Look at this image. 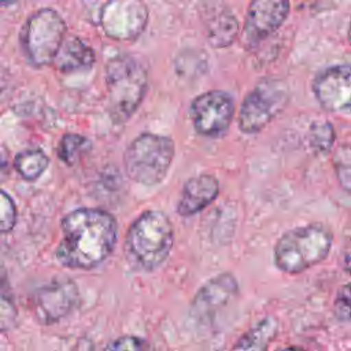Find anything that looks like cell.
<instances>
[{"label": "cell", "mask_w": 351, "mask_h": 351, "mask_svg": "<svg viewBox=\"0 0 351 351\" xmlns=\"http://www.w3.org/2000/svg\"><path fill=\"white\" fill-rule=\"evenodd\" d=\"M62 240L55 256L69 269L90 270L103 263L112 252L117 219L100 208H77L62 219Z\"/></svg>", "instance_id": "1"}, {"label": "cell", "mask_w": 351, "mask_h": 351, "mask_svg": "<svg viewBox=\"0 0 351 351\" xmlns=\"http://www.w3.org/2000/svg\"><path fill=\"white\" fill-rule=\"evenodd\" d=\"M173 241L174 230L169 217L159 210H148L130 225L125 255L134 269L154 271L169 258Z\"/></svg>", "instance_id": "2"}, {"label": "cell", "mask_w": 351, "mask_h": 351, "mask_svg": "<svg viewBox=\"0 0 351 351\" xmlns=\"http://www.w3.org/2000/svg\"><path fill=\"white\" fill-rule=\"evenodd\" d=\"M108 115L114 123L126 122L140 107L148 86L144 66L130 55H117L106 66Z\"/></svg>", "instance_id": "3"}, {"label": "cell", "mask_w": 351, "mask_h": 351, "mask_svg": "<svg viewBox=\"0 0 351 351\" xmlns=\"http://www.w3.org/2000/svg\"><path fill=\"white\" fill-rule=\"evenodd\" d=\"M332 240V232L322 223L291 229L278 239L274 247V262L284 273H302L328 256Z\"/></svg>", "instance_id": "4"}, {"label": "cell", "mask_w": 351, "mask_h": 351, "mask_svg": "<svg viewBox=\"0 0 351 351\" xmlns=\"http://www.w3.org/2000/svg\"><path fill=\"white\" fill-rule=\"evenodd\" d=\"M174 141L162 134L141 133L126 148L123 165L130 180L145 186L162 182L174 159Z\"/></svg>", "instance_id": "5"}, {"label": "cell", "mask_w": 351, "mask_h": 351, "mask_svg": "<svg viewBox=\"0 0 351 351\" xmlns=\"http://www.w3.org/2000/svg\"><path fill=\"white\" fill-rule=\"evenodd\" d=\"M66 30V22L53 8H40L33 12L21 30V45L29 63L34 67L53 63Z\"/></svg>", "instance_id": "6"}, {"label": "cell", "mask_w": 351, "mask_h": 351, "mask_svg": "<svg viewBox=\"0 0 351 351\" xmlns=\"http://www.w3.org/2000/svg\"><path fill=\"white\" fill-rule=\"evenodd\" d=\"M289 99V88L282 80L273 77L261 80L240 107V130L247 134L261 132L284 111Z\"/></svg>", "instance_id": "7"}, {"label": "cell", "mask_w": 351, "mask_h": 351, "mask_svg": "<svg viewBox=\"0 0 351 351\" xmlns=\"http://www.w3.org/2000/svg\"><path fill=\"white\" fill-rule=\"evenodd\" d=\"M148 16L143 0H107L99 12V23L110 38L133 41L145 30Z\"/></svg>", "instance_id": "8"}, {"label": "cell", "mask_w": 351, "mask_h": 351, "mask_svg": "<svg viewBox=\"0 0 351 351\" xmlns=\"http://www.w3.org/2000/svg\"><path fill=\"white\" fill-rule=\"evenodd\" d=\"M189 115L195 130L206 137L226 133L234 117L233 97L223 90H208L193 99Z\"/></svg>", "instance_id": "9"}, {"label": "cell", "mask_w": 351, "mask_h": 351, "mask_svg": "<svg viewBox=\"0 0 351 351\" xmlns=\"http://www.w3.org/2000/svg\"><path fill=\"white\" fill-rule=\"evenodd\" d=\"M78 303V287L70 278L53 280L32 296V308L41 325H52L67 317Z\"/></svg>", "instance_id": "10"}, {"label": "cell", "mask_w": 351, "mask_h": 351, "mask_svg": "<svg viewBox=\"0 0 351 351\" xmlns=\"http://www.w3.org/2000/svg\"><path fill=\"white\" fill-rule=\"evenodd\" d=\"M313 93L322 108L351 114V64L330 66L317 74Z\"/></svg>", "instance_id": "11"}, {"label": "cell", "mask_w": 351, "mask_h": 351, "mask_svg": "<svg viewBox=\"0 0 351 351\" xmlns=\"http://www.w3.org/2000/svg\"><path fill=\"white\" fill-rule=\"evenodd\" d=\"M289 0H252L243 29V40L252 48L273 34L289 14Z\"/></svg>", "instance_id": "12"}, {"label": "cell", "mask_w": 351, "mask_h": 351, "mask_svg": "<svg viewBox=\"0 0 351 351\" xmlns=\"http://www.w3.org/2000/svg\"><path fill=\"white\" fill-rule=\"evenodd\" d=\"M237 281L230 273H221L200 287L191 303V315L200 322L211 319L237 293Z\"/></svg>", "instance_id": "13"}, {"label": "cell", "mask_w": 351, "mask_h": 351, "mask_svg": "<svg viewBox=\"0 0 351 351\" xmlns=\"http://www.w3.org/2000/svg\"><path fill=\"white\" fill-rule=\"evenodd\" d=\"M219 193V182L211 174H200L189 178L182 188L177 213L181 217H191L210 206Z\"/></svg>", "instance_id": "14"}, {"label": "cell", "mask_w": 351, "mask_h": 351, "mask_svg": "<svg viewBox=\"0 0 351 351\" xmlns=\"http://www.w3.org/2000/svg\"><path fill=\"white\" fill-rule=\"evenodd\" d=\"M95 59V52L88 44L78 37H70L63 40L53 62L62 73L70 74L90 69Z\"/></svg>", "instance_id": "15"}, {"label": "cell", "mask_w": 351, "mask_h": 351, "mask_svg": "<svg viewBox=\"0 0 351 351\" xmlns=\"http://www.w3.org/2000/svg\"><path fill=\"white\" fill-rule=\"evenodd\" d=\"M207 40L214 48L230 45L239 32V23L234 15L226 10L214 12L206 22Z\"/></svg>", "instance_id": "16"}, {"label": "cell", "mask_w": 351, "mask_h": 351, "mask_svg": "<svg viewBox=\"0 0 351 351\" xmlns=\"http://www.w3.org/2000/svg\"><path fill=\"white\" fill-rule=\"evenodd\" d=\"M278 332V322L273 317H266L251 328L234 344V350H266Z\"/></svg>", "instance_id": "17"}, {"label": "cell", "mask_w": 351, "mask_h": 351, "mask_svg": "<svg viewBox=\"0 0 351 351\" xmlns=\"http://www.w3.org/2000/svg\"><path fill=\"white\" fill-rule=\"evenodd\" d=\"M49 165L47 154L38 148L19 152L14 159V169L26 181H34L43 176Z\"/></svg>", "instance_id": "18"}, {"label": "cell", "mask_w": 351, "mask_h": 351, "mask_svg": "<svg viewBox=\"0 0 351 351\" xmlns=\"http://www.w3.org/2000/svg\"><path fill=\"white\" fill-rule=\"evenodd\" d=\"M90 149L92 143L89 138L77 133H66L59 141L58 156L63 163L73 166L80 162L82 156L89 154Z\"/></svg>", "instance_id": "19"}, {"label": "cell", "mask_w": 351, "mask_h": 351, "mask_svg": "<svg viewBox=\"0 0 351 351\" xmlns=\"http://www.w3.org/2000/svg\"><path fill=\"white\" fill-rule=\"evenodd\" d=\"M308 140L311 147L318 152H326L330 149L335 141V130L329 122L317 121L310 126Z\"/></svg>", "instance_id": "20"}, {"label": "cell", "mask_w": 351, "mask_h": 351, "mask_svg": "<svg viewBox=\"0 0 351 351\" xmlns=\"http://www.w3.org/2000/svg\"><path fill=\"white\" fill-rule=\"evenodd\" d=\"M16 223V206L12 197L0 189V234L8 233Z\"/></svg>", "instance_id": "21"}, {"label": "cell", "mask_w": 351, "mask_h": 351, "mask_svg": "<svg viewBox=\"0 0 351 351\" xmlns=\"http://www.w3.org/2000/svg\"><path fill=\"white\" fill-rule=\"evenodd\" d=\"M333 162L340 184L344 189L351 192V147H341Z\"/></svg>", "instance_id": "22"}, {"label": "cell", "mask_w": 351, "mask_h": 351, "mask_svg": "<svg viewBox=\"0 0 351 351\" xmlns=\"http://www.w3.org/2000/svg\"><path fill=\"white\" fill-rule=\"evenodd\" d=\"M18 310L11 296L0 292V332H8L16 326Z\"/></svg>", "instance_id": "23"}, {"label": "cell", "mask_w": 351, "mask_h": 351, "mask_svg": "<svg viewBox=\"0 0 351 351\" xmlns=\"http://www.w3.org/2000/svg\"><path fill=\"white\" fill-rule=\"evenodd\" d=\"M335 313L341 319H351V282L339 289L335 299Z\"/></svg>", "instance_id": "24"}, {"label": "cell", "mask_w": 351, "mask_h": 351, "mask_svg": "<svg viewBox=\"0 0 351 351\" xmlns=\"http://www.w3.org/2000/svg\"><path fill=\"white\" fill-rule=\"evenodd\" d=\"M147 344L143 339L136 336H122L107 344V350H143Z\"/></svg>", "instance_id": "25"}, {"label": "cell", "mask_w": 351, "mask_h": 351, "mask_svg": "<svg viewBox=\"0 0 351 351\" xmlns=\"http://www.w3.org/2000/svg\"><path fill=\"white\" fill-rule=\"evenodd\" d=\"M343 267L347 273L351 274V241L346 245L343 251Z\"/></svg>", "instance_id": "26"}, {"label": "cell", "mask_w": 351, "mask_h": 351, "mask_svg": "<svg viewBox=\"0 0 351 351\" xmlns=\"http://www.w3.org/2000/svg\"><path fill=\"white\" fill-rule=\"evenodd\" d=\"M8 174V163L7 160L0 155V181H4Z\"/></svg>", "instance_id": "27"}, {"label": "cell", "mask_w": 351, "mask_h": 351, "mask_svg": "<svg viewBox=\"0 0 351 351\" xmlns=\"http://www.w3.org/2000/svg\"><path fill=\"white\" fill-rule=\"evenodd\" d=\"M18 0H0V4L3 5H8V4H12V3H16Z\"/></svg>", "instance_id": "28"}, {"label": "cell", "mask_w": 351, "mask_h": 351, "mask_svg": "<svg viewBox=\"0 0 351 351\" xmlns=\"http://www.w3.org/2000/svg\"><path fill=\"white\" fill-rule=\"evenodd\" d=\"M348 40H350V44H351V21H350V27H348Z\"/></svg>", "instance_id": "29"}]
</instances>
